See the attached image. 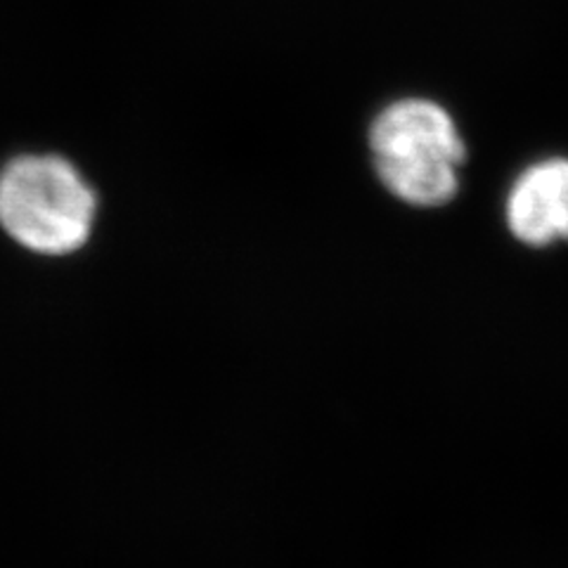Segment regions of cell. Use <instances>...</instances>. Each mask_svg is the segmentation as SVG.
Listing matches in <instances>:
<instances>
[{
  "mask_svg": "<svg viewBox=\"0 0 568 568\" xmlns=\"http://www.w3.org/2000/svg\"><path fill=\"white\" fill-rule=\"evenodd\" d=\"M369 152L384 187L410 206L434 209L455 197L465 142L453 116L424 98H405L375 119Z\"/></svg>",
  "mask_w": 568,
  "mask_h": 568,
  "instance_id": "1",
  "label": "cell"
},
{
  "mask_svg": "<svg viewBox=\"0 0 568 568\" xmlns=\"http://www.w3.org/2000/svg\"><path fill=\"white\" fill-rule=\"evenodd\" d=\"M95 194L60 156H20L0 173V225L45 256L77 252L91 237Z\"/></svg>",
  "mask_w": 568,
  "mask_h": 568,
  "instance_id": "2",
  "label": "cell"
},
{
  "mask_svg": "<svg viewBox=\"0 0 568 568\" xmlns=\"http://www.w3.org/2000/svg\"><path fill=\"white\" fill-rule=\"evenodd\" d=\"M511 235L530 246L568 240V159L552 156L528 166L507 194Z\"/></svg>",
  "mask_w": 568,
  "mask_h": 568,
  "instance_id": "3",
  "label": "cell"
}]
</instances>
